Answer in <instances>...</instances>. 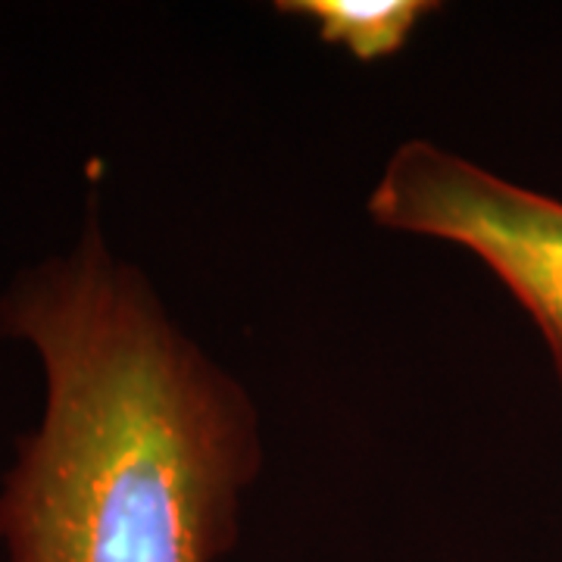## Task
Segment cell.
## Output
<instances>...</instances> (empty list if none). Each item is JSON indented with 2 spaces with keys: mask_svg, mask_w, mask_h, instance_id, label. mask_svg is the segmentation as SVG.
<instances>
[{
  "mask_svg": "<svg viewBox=\"0 0 562 562\" xmlns=\"http://www.w3.org/2000/svg\"><path fill=\"white\" fill-rule=\"evenodd\" d=\"M382 228L472 250L538 322L562 384V201L425 138L403 140L369 194Z\"/></svg>",
  "mask_w": 562,
  "mask_h": 562,
  "instance_id": "cell-2",
  "label": "cell"
},
{
  "mask_svg": "<svg viewBox=\"0 0 562 562\" xmlns=\"http://www.w3.org/2000/svg\"><path fill=\"white\" fill-rule=\"evenodd\" d=\"M0 341L44 375L0 479L7 562H216L262 465L254 397L88 206L76 241L0 291Z\"/></svg>",
  "mask_w": 562,
  "mask_h": 562,
  "instance_id": "cell-1",
  "label": "cell"
},
{
  "mask_svg": "<svg viewBox=\"0 0 562 562\" xmlns=\"http://www.w3.org/2000/svg\"><path fill=\"white\" fill-rule=\"evenodd\" d=\"M276 10L284 16H303L316 25L325 44H338L360 63L394 57L406 47L438 3L425 0H281Z\"/></svg>",
  "mask_w": 562,
  "mask_h": 562,
  "instance_id": "cell-3",
  "label": "cell"
}]
</instances>
